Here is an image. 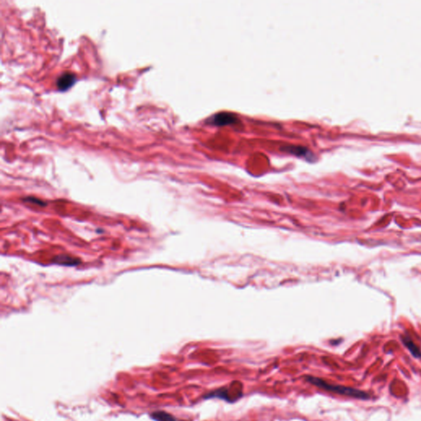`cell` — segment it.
Masks as SVG:
<instances>
[{"label":"cell","instance_id":"1","mask_svg":"<svg viewBox=\"0 0 421 421\" xmlns=\"http://www.w3.org/2000/svg\"><path fill=\"white\" fill-rule=\"evenodd\" d=\"M305 379L308 383H311V384H313V385L316 386L321 389L326 390L327 392H333V393L343 395V396L353 397V398H357V399L367 400L369 398V394H368L367 392L357 389V388L331 384V383L325 382L321 378L313 377V376H307Z\"/></svg>","mask_w":421,"mask_h":421},{"label":"cell","instance_id":"2","mask_svg":"<svg viewBox=\"0 0 421 421\" xmlns=\"http://www.w3.org/2000/svg\"><path fill=\"white\" fill-rule=\"evenodd\" d=\"M237 121H238V118L235 114L231 113V112H219L209 118L208 123L217 126H224L233 124Z\"/></svg>","mask_w":421,"mask_h":421},{"label":"cell","instance_id":"3","mask_svg":"<svg viewBox=\"0 0 421 421\" xmlns=\"http://www.w3.org/2000/svg\"><path fill=\"white\" fill-rule=\"evenodd\" d=\"M204 398L210 399V398H220L225 400L228 402H234L240 398L237 396L232 395L230 388H220V389L214 390L212 392H208L205 395Z\"/></svg>","mask_w":421,"mask_h":421},{"label":"cell","instance_id":"4","mask_svg":"<svg viewBox=\"0 0 421 421\" xmlns=\"http://www.w3.org/2000/svg\"><path fill=\"white\" fill-rule=\"evenodd\" d=\"M76 82H77V77L75 74L71 72H64L59 77L56 85L60 92H65L71 88Z\"/></svg>","mask_w":421,"mask_h":421},{"label":"cell","instance_id":"5","mask_svg":"<svg viewBox=\"0 0 421 421\" xmlns=\"http://www.w3.org/2000/svg\"><path fill=\"white\" fill-rule=\"evenodd\" d=\"M284 150L286 152H290V153L298 156V157H305L306 159H313V154L311 152V151L307 149L306 147H302V146L290 145V146H286L284 147Z\"/></svg>","mask_w":421,"mask_h":421},{"label":"cell","instance_id":"6","mask_svg":"<svg viewBox=\"0 0 421 421\" xmlns=\"http://www.w3.org/2000/svg\"><path fill=\"white\" fill-rule=\"evenodd\" d=\"M402 342L404 343L405 346L408 348L413 357H416V358L421 357V349L417 347V345L415 344L414 342H412V340L410 339L409 337H402Z\"/></svg>","mask_w":421,"mask_h":421},{"label":"cell","instance_id":"7","mask_svg":"<svg viewBox=\"0 0 421 421\" xmlns=\"http://www.w3.org/2000/svg\"><path fill=\"white\" fill-rule=\"evenodd\" d=\"M152 418L157 421H177L176 418L166 412H157L152 414Z\"/></svg>","mask_w":421,"mask_h":421},{"label":"cell","instance_id":"8","mask_svg":"<svg viewBox=\"0 0 421 421\" xmlns=\"http://www.w3.org/2000/svg\"><path fill=\"white\" fill-rule=\"evenodd\" d=\"M25 200H26L27 202H32V203H36V204L42 205V206H45V205H46L45 202H41V200L36 199L35 197H27V198Z\"/></svg>","mask_w":421,"mask_h":421}]
</instances>
